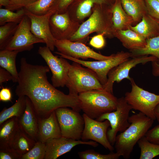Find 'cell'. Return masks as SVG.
Segmentation results:
<instances>
[{
  "instance_id": "cell-1",
  "label": "cell",
  "mask_w": 159,
  "mask_h": 159,
  "mask_svg": "<svg viewBox=\"0 0 159 159\" xmlns=\"http://www.w3.org/2000/svg\"><path fill=\"white\" fill-rule=\"evenodd\" d=\"M20 63L15 92L18 97L29 98L39 118L46 117L61 107H70L79 112L81 110L78 95L65 94L49 82L48 66L31 64L24 57Z\"/></svg>"
},
{
  "instance_id": "cell-2",
  "label": "cell",
  "mask_w": 159,
  "mask_h": 159,
  "mask_svg": "<svg viewBox=\"0 0 159 159\" xmlns=\"http://www.w3.org/2000/svg\"><path fill=\"white\" fill-rule=\"evenodd\" d=\"M154 121L140 112L129 116L130 125L116 136L114 144L116 152L125 159L129 158L135 145L145 136Z\"/></svg>"
},
{
  "instance_id": "cell-3",
  "label": "cell",
  "mask_w": 159,
  "mask_h": 159,
  "mask_svg": "<svg viewBox=\"0 0 159 159\" xmlns=\"http://www.w3.org/2000/svg\"><path fill=\"white\" fill-rule=\"evenodd\" d=\"M105 4L95 5L88 18L82 23L69 40L85 44L88 39V36L95 32L98 34L104 33L105 36L110 38L114 37L111 6L105 8Z\"/></svg>"
},
{
  "instance_id": "cell-4",
  "label": "cell",
  "mask_w": 159,
  "mask_h": 159,
  "mask_svg": "<svg viewBox=\"0 0 159 159\" xmlns=\"http://www.w3.org/2000/svg\"><path fill=\"white\" fill-rule=\"evenodd\" d=\"M78 97L81 110L93 119H97L102 115L116 109L118 99L113 93L104 90L81 92Z\"/></svg>"
},
{
  "instance_id": "cell-5",
  "label": "cell",
  "mask_w": 159,
  "mask_h": 159,
  "mask_svg": "<svg viewBox=\"0 0 159 159\" xmlns=\"http://www.w3.org/2000/svg\"><path fill=\"white\" fill-rule=\"evenodd\" d=\"M74 62L71 64L66 86L69 93L78 95L81 92L92 90H103L96 73L89 68L82 67Z\"/></svg>"
},
{
  "instance_id": "cell-6",
  "label": "cell",
  "mask_w": 159,
  "mask_h": 159,
  "mask_svg": "<svg viewBox=\"0 0 159 159\" xmlns=\"http://www.w3.org/2000/svg\"><path fill=\"white\" fill-rule=\"evenodd\" d=\"M132 88L126 92L124 98L132 109L139 111L154 120V110L159 104V95L150 92L138 86L132 78Z\"/></svg>"
},
{
  "instance_id": "cell-7",
  "label": "cell",
  "mask_w": 159,
  "mask_h": 159,
  "mask_svg": "<svg viewBox=\"0 0 159 159\" xmlns=\"http://www.w3.org/2000/svg\"><path fill=\"white\" fill-rule=\"evenodd\" d=\"M132 109L131 106L122 97L118 99L115 110L104 114L96 119L100 121L107 120L109 122L111 128L107 131V136L112 146L115 144L117 132H123L130 125L128 118Z\"/></svg>"
},
{
  "instance_id": "cell-8",
  "label": "cell",
  "mask_w": 159,
  "mask_h": 159,
  "mask_svg": "<svg viewBox=\"0 0 159 159\" xmlns=\"http://www.w3.org/2000/svg\"><path fill=\"white\" fill-rule=\"evenodd\" d=\"M55 53L60 57L78 63L94 71L97 74L101 84L103 86L107 82V75L110 70L114 67L127 60L131 57V52L121 51L112 54L109 59L103 60L86 61L67 56L58 52Z\"/></svg>"
},
{
  "instance_id": "cell-9",
  "label": "cell",
  "mask_w": 159,
  "mask_h": 159,
  "mask_svg": "<svg viewBox=\"0 0 159 159\" xmlns=\"http://www.w3.org/2000/svg\"><path fill=\"white\" fill-rule=\"evenodd\" d=\"M55 111L62 136L77 140L81 139L85 121L79 112L66 107Z\"/></svg>"
},
{
  "instance_id": "cell-10",
  "label": "cell",
  "mask_w": 159,
  "mask_h": 159,
  "mask_svg": "<svg viewBox=\"0 0 159 159\" xmlns=\"http://www.w3.org/2000/svg\"><path fill=\"white\" fill-rule=\"evenodd\" d=\"M57 5L53 3L45 14L38 15L25 10V15L31 22V30L32 33L37 38L44 40L46 46L51 51H54L55 47V39L51 32L49 20L52 15L57 11Z\"/></svg>"
},
{
  "instance_id": "cell-11",
  "label": "cell",
  "mask_w": 159,
  "mask_h": 159,
  "mask_svg": "<svg viewBox=\"0 0 159 159\" xmlns=\"http://www.w3.org/2000/svg\"><path fill=\"white\" fill-rule=\"evenodd\" d=\"M38 43L45 42L32 33L30 20L25 15L18 24L14 34L4 49L17 51L19 52L30 51L33 48L34 44Z\"/></svg>"
},
{
  "instance_id": "cell-12",
  "label": "cell",
  "mask_w": 159,
  "mask_h": 159,
  "mask_svg": "<svg viewBox=\"0 0 159 159\" xmlns=\"http://www.w3.org/2000/svg\"><path fill=\"white\" fill-rule=\"evenodd\" d=\"M47 46L39 47L38 52L51 70L52 85L55 87H63L66 84L71 64L65 58L54 55Z\"/></svg>"
},
{
  "instance_id": "cell-13",
  "label": "cell",
  "mask_w": 159,
  "mask_h": 159,
  "mask_svg": "<svg viewBox=\"0 0 159 159\" xmlns=\"http://www.w3.org/2000/svg\"><path fill=\"white\" fill-rule=\"evenodd\" d=\"M129 58L111 69L107 75V80L103 86V90L113 93V87L114 82L118 83L124 79L130 81L132 78L129 76L131 69L137 65L145 64L148 62L157 61V58L152 56L145 55Z\"/></svg>"
},
{
  "instance_id": "cell-14",
  "label": "cell",
  "mask_w": 159,
  "mask_h": 159,
  "mask_svg": "<svg viewBox=\"0 0 159 159\" xmlns=\"http://www.w3.org/2000/svg\"><path fill=\"white\" fill-rule=\"evenodd\" d=\"M82 116L85 125L81 139L85 141L89 140H93L112 152L114 148L107 136V129L110 126L109 121H98L89 117L84 113Z\"/></svg>"
},
{
  "instance_id": "cell-15",
  "label": "cell",
  "mask_w": 159,
  "mask_h": 159,
  "mask_svg": "<svg viewBox=\"0 0 159 159\" xmlns=\"http://www.w3.org/2000/svg\"><path fill=\"white\" fill-rule=\"evenodd\" d=\"M54 45L58 52L77 59H86L90 58L97 60H103L108 59L112 56V55L105 56L98 53L85 44L80 42H73L67 39H55Z\"/></svg>"
},
{
  "instance_id": "cell-16",
  "label": "cell",
  "mask_w": 159,
  "mask_h": 159,
  "mask_svg": "<svg viewBox=\"0 0 159 159\" xmlns=\"http://www.w3.org/2000/svg\"><path fill=\"white\" fill-rule=\"evenodd\" d=\"M80 24L72 19L67 11L59 14L57 11L51 16L49 26L55 39L70 40L78 29Z\"/></svg>"
},
{
  "instance_id": "cell-17",
  "label": "cell",
  "mask_w": 159,
  "mask_h": 159,
  "mask_svg": "<svg viewBox=\"0 0 159 159\" xmlns=\"http://www.w3.org/2000/svg\"><path fill=\"white\" fill-rule=\"evenodd\" d=\"M45 143L46 151L44 159H56L78 145H88L94 147L98 145L95 141L77 140L62 136L50 139Z\"/></svg>"
},
{
  "instance_id": "cell-18",
  "label": "cell",
  "mask_w": 159,
  "mask_h": 159,
  "mask_svg": "<svg viewBox=\"0 0 159 159\" xmlns=\"http://www.w3.org/2000/svg\"><path fill=\"white\" fill-rule=\"evenodd\" d=\"M26 97V106L22 115L18 118L19 127L29 137L37 141L39 117L29 98Z\"/></svg>"
},
{
  "instance_id": "cell-19",
  "label": "cell",
  "mask_w": 159,
  "mask_h": 159,
  "mask_svg": "<svg viewBox=\"0 0 159 159\" xmlns=\"http://www.w3.org/2000/svg\"><path fill=\"white\" fill-rule=\"evenodd\" d=\"M61 136L55 111L46 117L39 118L37 141L45 143L50 139Z\"/></svg>"
},
{
  "instance_id": "cell-20",
  "label": "cell",
  "mask_w": 159,
  "mask_h": 159,
  "mask_svg": "<svg viewBox=\"0 0 159 159\" xmlns=\"http://www.w3.org/2000/svg\"><path fill=\"white\" fill-rule=\"evenodd\" d=\"M110 0H78L75 4L68 8L70 17L80 24L92 13L95 4H108Z\"/></svg>"
},
{
  "instance_id": "cell-21",
  "label": "cell",
  "mask_w": 159,
  "mask_h": 159,
  "mask_svg": "<svg viewBox=\"0 0 159 159\" xmlns=\"http://www.w3.org/2000/svg\"><path fill=\"white\" fill-rule=\"evenodd\" d=\"M0 125V150H13L12 144L20 128L18 118H10Z\"/></svg>"
},
{
  "instance_id": "cell-22",
  "label": "cell",
  "mask_w": 159,
  "mask_h": 159,
  "mask_svg": "<svg viewBox=\"0 0 159 159\" xmlns=\"http://www.w3.org/2000/svg\"><path fill=\"white\" fill-rule=\"evenodd\" d=\"M113 35L130 51L142 48L146 45V39L130 28L115 31Z\"/></svg>"
},
{
  "instance_id": "cell-23",
  "label": "cell",
  "mask_w": 159,
  "mask_h": 159,
  "mask_svg": "<svg viewBox=\"0 0 159 159\" xmlns=\"http://www.w3.org/2000/svg\"><path fill=\"white\" fill-rule=\"evenodd\" d=\"M111 9L113 33L117 31L129 29L134 24L132 18L125 11L120 0H115L111 6Z\"/></svg>"
},
{
  "instance_id": "cell-24",
  "label": "cell",
  "mask_w": 159,
  "mask_h": 159,
  "mask_svg": "<svg viewBox=\"0 0 159 159\" xmlns=\"http://www.w3.org/2000/svg\"><path fill=\"white\" fill-rule=\"evenodd\" d=\"M130 28L135 31L146 39L159 34V20L148 13L143 17L141 20Z\"/></svg>"
},
{
  "instance_id": "cell-25",
  "label": "cell",
  "mask_w": 159,
  "mask_h": 159,
  "mask_svg": "<svg viewBox=\"0 0 159 159\" xmlns=\"http://www.w3.org/2000/svg\"><path fill=\"white\" fill-rule=\"evenodd\" d=\"M125 12L132 18L134 24H138L148 13L145 0H120Z\"/></svg>"
},
{
  "instance_id": "cell-26",
  "label": "cell",
  "mask_w": 159,
  "mask_h": 159,
  "mask_svg": "<svg viewBox=\"0 0 159 159\" xmlns=\"http://www.w3.org/2000/svg\"><path fill=\"white\" fill-rule=\"evenodd\" d=\"M19 52L17 51L6 49L0 51V66L12 75L13 82H17L19 75L16 67V57Z\"/></svg>"
},
{
  "instance_id": "cell-27",
  "label": "cell",
  "mask_w": 159,
  "mask_h": 159,
  "mask_svg": "<svg viewBox=\"0 0 159 159\" xmlns=\"http://www.w3.org/2000/svg\"><path fill=\"white\" fill-rule=\"evenodd\" d=\"M36 142L20 127L13 141L12 149L21 156L32 148Z\"/></svg>"
},
{
  "instance_id": "cell-28",
  "label": "cell",
  "mask_w": 159,
  "mask_h": 159,
  "mask_svg": "<svg viewBox=\"0 0 159 159\" xmlns=\"http://www.w3.org/2000/svg\"><path fill=\"white\" fill-rule=\"evenodd\" d=\"M26 103V97L20 96L12 106L4 109L0 112V125L11 117H20L25 110Z\"/></svg>"
},
{
  "instance_id": "cell-29",
  "label": "cell",
  "mask_w": 159,
  "mask_h": 159,
  "mask_svg": "<svg viewBox=\"0 0 159 159\" xmlns=\"http://www.w3.org/2000/svg\"><path fill=\"white\" fill-rule=\"evenodd\" d=\"M145 46L141 49L130 51L131 57L150 55L156 57L159 63V34L146 39Z\"/></svg>"
},
{
  "instance_id": "cell-30",
  "label": "cell",
  "mask_w": 159,
  "mask_h": 159,
  "mask_svg": "<svg viewBox=\"0 0 159 159\" xmlns=\"http://www.w3.org/2000/svg\"><path fill=\"white\" fill-rule=\"evenodd\" d=\"M140 150V159H152L159 155V144L149 142L145 136L137 143Z\"/></svg>"
},
{
  "instance_id": "cell-31",
  "label": "cell",
  "mask_w": 159,
  "mask_h": 159,
  "mask_svg": "<svg viewBox=\"0 0 159 159\" xmlns=\"http://www.w3.org/2000/svg\"><path fill=\"white\" fill-rule=\"evenodd\" d=\"M25 15V10L21 8L16 12L6 9H0V25L9 22L19 24Z\"/></svg>"
},
{
  "instance_id": "cell-32",
  "label": "cell",
  "mask_w": 159,
  "mask_h": 159,
  "mask_svg": "<svg viewBox=\"0 0 159 159\" xmlns=\"http://www.w3.org/2000/svg\"><path fill=\"white\" fill-rule=\"evenodd\" d=\"M18 24L9 22L0 26V49H4L14 34Z\"/></svg>"
},
{
  "instance_id": "cell-33",
  "label": "cell",
  "mask_w": 159,
  "mask_h": 159,
  "mask_svg": "<svg viewBox=\"0 0 159 159\" xmlns=\"http://www.w3.org/2000/svg\"><path fill=\"white\" fill-rule=\"evenodd\" d=\"M55 0H38L24 8L28 11L38 15L46 13Z\"/></svg>"
},
{
  "instance_id": "cell-34",
  "label": "cell",
  "mask_w": 159,
  "mask_h": 159,
  "mask_svg": "<svg viewBox=\"0 0 159 159\" xmlns=\"http://www.w3.org/2000/svg\"><path fill=\"white\" fill-rule=\"evenodd\" d=\"M46 151L45 143L37 141L29 151L21 156V159H44Z\"/></svg>"
},
{
  "instance_id": "cell-35",
  "label": "cell",
  "mask_w": 159,
  "mask_h": 159,
  "mask_svg": "<svg viewBox=\"0 0 159 159\" xmlns=\"http://www.w3.org/2000/svg\"><path fill=\"white\" fill-rule=\"evenodd\" d=\"M81 159H117L120 155L118 153H111L106 154H102L93 150H88L78 153Z\"/></svg>"
},
{
  "instance_id": "cell-36",
  "label": "cell",
  "mask_w": 159,
  "mask_h": 159,
  "mask_svg": "<svg viewBox=\"0 0 159 159\" xmlns=\"http://www.w3.org/2000/svg\"><path fill=\"white\" fill-rule=\"evenodd\" d=\"M148 13L159 20V2L158 0H145Z\"/></svg>"
},
{
  "instance_id": "cell-37",
  "label": "cell",
  "mask_w": 159,
  "mask_h": 159,
  "mask_svg": "<svg viewBox=\"0 0 159 159\" xmlns=\"http://www.w3.org/2000/svg\"><path fill=\"white\" fill-rule=\"evenodd\" d=\"M38 0H9V5L6 9L11 11L24 8Z\"/></svg>"
},
{
  "instance_id": "cell-38",
  "label": "cell",
  "mask_w": 159,
  "mask_h": 159,
  "mask_svg": "<svg viewBox=\"0 0 159 159\" xmlns=\"http://www.w3.org/2000/svg\"><path fill=\"white\" fill-rule=\"evenodd\" d=\"M104 33L99 34L92 37L89 42L91 46L97 49L102 48L105 45V42Z\"/></svg>"
},
{
  "instance_id": "cell-39",
  "label": "cell",
  "mask_w": 159,
  "mask_h": 159,
  "mask_svg": "<svg viewBox=\"0 0 159 159\" xmlns=\"http://www.w3.org/2000/svg\"><path fill=\"white\" fill-rule=\"evenodd\" d=\"M145 136L150 142L159 144V124L149 130Z\"/></svg>"
},
{
  "instance_id": "cell-40",
  "label": "cell",
  "mask_w": 159,
  "mask_h": 159,
  "mask_svg": "<svg viewBox=\"0 0 159 159\" xmlns=\"http://www.w3.org/2000/svg\"><path fill=\"white\" fill-rule=\"evenodd\" d=\"M74 0H55L54 3L57 5V11L59 14L65 13L67 10L69 5Z\"/></svg>"
},
{
  "instance_id": "cell-41",
  "label": "cell",
  "mask_w": 159,
  "mask_h": 159,
  "mask_svg": "<svg viewBox=\"0 0 159 159\" xmlns=\"http://www.w3.org/2000/svg\"><path fill=\"white\" fill-rule=\"evenodd\" d=\"M21 157L13 150H0V159H21Z\"/></svg>"
},
{
  "instance_id": "cell-42",
  "label": "cell",
  "mask_w": 159,
  "mask_h": 159,
  "mask_svg": "<svg viewBox=\"0 0 159 159\" xmlns=\"http://www.w3.org/2000/svg\"><path fill=\"white\" fill-rule=\"evenodd\" d=\"M12 94L11 90L2 87L0 91V101L4 102L11 101Z\"/></svg>"
},
{
  "instance_id": "cell-43",
  "label": "cell",
  "mask_w": 159,
  "mask_h": 159,
  "mask_svg": "<svg viewBox=\"0 0 159 159\" xmlns=\"http://www.w3.org/2000/svg\"><path fill=\"white\" fill-rule=\"evenodd\" d=\"M13 77L11 74L6 69L1 67L0 68V88L2 87L3 83L10 80H13Z\"/></svg>"
},
{
  "instance_id": "cell-44",
  "label": "cell",
  "mask_w": 159,
  "mask_h": 159,
  "mask_svg": "<svg viewBox=\"0 0 159 159\" xmlns=\"http://www.w3.org/2000/svg\"><path fill=\"white\" fill-rule=\"evenodd\" d=\"M152 74L155 77L159 76V63L157 61L152 62Z\"/></svg>"
},
{
  "instance_id": "cell-45",
  "label": "cell",
  "mask_w": 159,
  "mask_h": 159,
  "mask_svg": "<svg viewBox=\"0 0 159 159\" xmlns=\"http://www.w3.org/2000/svg\"><path fill=\"white\" fill-rule=\"evenodd\" d=\"M10 1L9 0H0V8L2 6H5L6 8L10 5Z\"/></svg>"
},
{
  "instance_id": "cell-46",
  "label": "cell",
  "mask_w": 159,
  "mask_h": 159,
  "mask_svg": "<svg viewBox=\"0 0 159 159\" xmlns=\"http://www.w3.org/2000/svg\"><path fill=\"white\" fill-rule=\"evenodd\" d=\"M154 114L156 120L159 123V104L155 107L154 110Z\"/></svg>"
},
{
  "instance_id": "cell-47",
  "label": "cell",
  "mask_w": 159,
  "mask_h": 159,
  "mask_svg": "<svg viewBox=\"0 0 159 159\" xmlns=\"http://www.w3.org/2000/svg\"><path fill=\"white\" fill-rule=\"evenodd\" d=\"M113 0V1H115V0Z\"/></svg>"
},
{
  "instance_id": "cell-48",
  "label": "cell",
  "mask_w": 159,
  "mask_h": 159,
  "mask_svg": "<svg viewBox=\"0 0 159 159\" xmlns=\"http://www.w3.org/2000/svg\"><path fill=\"white\" fill-rule=\"evenodd\" d=\"M158 0L159 2V0Z\"/></svg>"
}]
</instances>
